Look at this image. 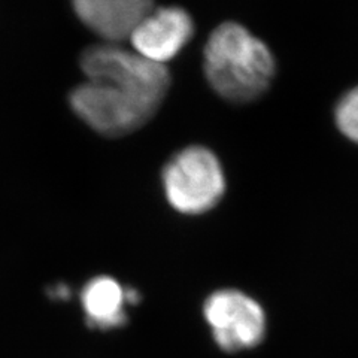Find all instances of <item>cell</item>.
<instances>
[{
	"label": "cell",
	"instance_id": "obj_5",
	"mask_svg": "<svg viewBox=\"0 0 358 358\" xmlns=\"http://www.w3.org/2000/svg\"><path fill=\"white\" fill-rule=\"evenodd\" d=\"M194 24L187 10L176 6L152 9L130 36L133 51L154 63L175 59L193 38Z\"/></svg>",
	"mask_w": 358,
	"mask_h": 358
},
{
	"label": "cell",
	"instance_id": "obj_1",
	"mask_svg": "<svg viewBox=\"0 0 358 358\" xmlns=\"http://www.w3.org/2000/svg\"><path fill=\"white\" fill-rule=\"evenodd\" d=\"M80 64L85 83L72 90L71 106L105 136L118 138L141 129L154 117L171 85L164 64L117 43L88 47Z\"/></svg>",
	"mask_w": 358,
	"mask_h": 358
},
{
	"label": "cell",
	"instance_id": "obj_9",
	"mask_svg": "<svg viewBox=\"0 0 358 358\" xmlns=\"http://www.w3.org/2000/svg\"><path fill=\"white\" fill-rule=\"evenodd\" d=\"M71 294L69 288H67L66 285L63 284H59V285H54L52 288H50V296L52 299H67Z\"/></svg>",
	"mask_w": 358,
	"mask_h": 358
},
{
	"label": "cell",
	"instance_id": "obj_7",
	"mask_svg": "<svg viewBox=\"0 0 358 358\" xmlns=\"http://www.w3.org/2000/svg\"><path fill=\"white\" fill-rule=\"evenodd\" d=\"M81 301L90 326L109 330L126 322V289L114 278H93L84 287Z\"/></svg>",
	"mask_w": 358,
	"mask_h": 358
},
{
	"label": "cell",
	"instance_id": "obj_2",
	"mask_svg": "<svg viewBox=\"0 0 358 358\" xmlns=\"http://www.w3.org/2000/svg\"><path fill=\"white\" fill-rule=\"evenodd\" d=\"M203 57L208 83L234 103L263 96L275 76L271 50L238 22H222L210 33Z\"/></svg>",
	"mask_w": 358,
	"mask_h": 358
},
{
	"label": "cell",
	"instance_id": "obj_3",
	"mask_svg": "<svg viewBox=\"0 0 358 358\" xmlns=\"http://www.w3.org/2000/svg\"><path fill=\"white\" fill-rule=\"evenodd\" d=\"M167 201L181 214L199 215L215 208L226 192L217 155L205 147H188L167 162L162 175Z\"/></svg>",
	"mask_w": 358,
	"mask_h": 358
},
{
	"label": "cell",
	"instance_id": "obj_4",
	"mask_svg": "<svg viewBox=\"0 0 358 358\" xmlns=\"http://www.w3.org/2000/svg\"><path fill=\"white\" fill-rule=\"evenodd\" d=\"M203 313L215 342L224 351L250 350L264 338V310L259 301L242 291H215L205 301Z\"/></svg>",
	"mask_w": 358,
	"mask_h": 358
},
{
	"label": "cell",
	"instance_id": "obj_8",
	"mask_svg": "<svg viewBox=\"0 0 358 358\" xmlns=\"http://www.w3.org/2000/svg\"><path fill=\"white\" fill-rule=\"evenodd\" d=\"M334 121L345 138L358 143V85L341 97L334 109Z\"/></svg>",
	"mask_w": 358,
	"mask_h": 358
},
{
	"label": "cell",
	"instance_id": "obj_6",
	"mask_svg": "<svg viewBox=\"0 0 358 358\" xmlns=\"http://www.w3.org/2000/svg\"><path fill=\"white\" fill-rule=\"evenodd\" d=\"M84 26L106 43L130 39L141 21L154 9L152 0H72Z\"/></svg>",
	"mask_w": 358,
	"mask_h": 358
}]
</instances>
